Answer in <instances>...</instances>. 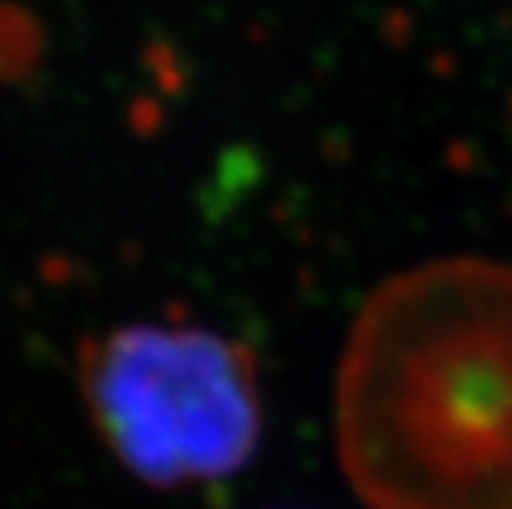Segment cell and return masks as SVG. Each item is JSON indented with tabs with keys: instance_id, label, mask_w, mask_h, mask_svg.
<instances>
[{
	"instance_id": "cell-2",
	"label": "cell",
	"mask_w": 512,
	"mask_h": 509,
	"mask_svg": "<svg viewBox=\"0 0 512 509\" xmlns=\"http://www.w3.org/2000/svg\"><path fill=\"white\" fill-rule=\"evenodd\" d=\"M76 367L100 440L149 486L225 480L258 447V367L242 341L136 321L86 341Z\"/></svg>"
},
{
	"instance_id": "cell-3",
	"label": "cell",
	"mask_w": 512,
	"mask_h": 509,
	"mask_svg": "<svg viewBox=\"0 0 512 509\" xmlns=\"http://www.w3.org/2000/svg\"><path fill=\"white\" fill-rule=\"evenodd\" d=\"M37 57V27L24 10L0 4V80L20 77Z\"/></svg>"
},
{
	"instance_id": "cell-1",
	"label": "cell",
	"mask_w": 512,
	"mask_h": 509,
	"mask_svg": "<svg viewBox=\"0 0 512 509\" xmlns=\"http://www.w3.org/2000/svg\"><path fill=\"white\" fill-rule=\"evenodd\" d=\"M337 460L370 509H512V265L440 258L357 311Z\"/></svg>"
}]
</instances>
